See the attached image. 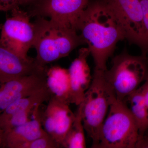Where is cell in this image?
<instances>
[{"instance_id": "cell-9", "label": "cell", "mask_w": 148, "mask_h": 148, "mask_svg": "<svg viewBox=\"0 0 148 148\" xmlns=\"http://www.w3.org/2000/svg\"><path fill=\"white\" fill-rule=\"evenodd\" d=\"M45 70L0 84V113L11 103L48 88Z\"/></svg>"}, {"instance_id": "cell-10", "label": "cell", "mask_w": 148, "mask_h": 148, "mask_svg": "<svg viewBox=\"0 0 148 148\" xmlns=\"http://www.w3.org/2000/svg\"><path fill=\"white\" fill-rule=\"evenodd\" d=\"M46 108L40 112L43 128L61 146L75 118L70 104L51 96Z\"/></svg>"}, {"instance_id": "cell-14", "label": "cell", "mask_w": 148, "mask_h": 148, "mask_svg": "<svg viewBox=\"0 0 148 148\" xmlns=\"http://www.w3.org/2000/svg\"><path fill=\"white\" fill-rule=\"evenodd\" d=\"M47 84L51 96L70 104L69 70L58 66L48 68Z\"/></svg>"}, {"instance_id": "cell-5", "label": "cell", "mask_w": 148, "mask_h": 148, "mask_svg": "<svg viewBox=\"0 0 148 148\" xmlns=\"http://www.w3.org/2000/svg\"><path fill=\"white\" fill-rule=\"evenodd\" d=\"M139 137L138 125L128 107L116 99L101 126L96 148H135Z\"/></svg>"}, {"instance_id": "cell-11", "label": "cell", "mask_w": 148, "mask_h": 148, "mask_svg": "<svg viewBox=\"0 0 148 148\" xmlns=\"http://www.w3.org/2000/svg\"><path fill=\"white\" fill-rule=\"evenodd\" d=\"M90 54L88 47L79 51L77 56L72 62L69 70L71 104L78 106L84 100L85 94L92 82L87 58Z\"/></svg>"}, {"instance_id": "cell-18", "label": "cell", "mask_w": 148, "mask_h": 148, "mask_svg": "<svg viewBox=\"0 0 148 148\" xmlns=\"http://www.w3.org/2000/svg\"><path fill=\"white\" fill-rule=\"evenodd\" d=\"M36 107L14 114L3 124L0 125V132H8L29 121L31 119L30 116L34 113Z\"/></svg>"}, {"instance_id": "cell-15", "label": "cell", "mask_w": 148, "mask_h": 148, "mask_svg": "<svg viewBox=\"0 0 148 148\" xmlns=\"http://www.w3.org/2000/svg\"><path fill=\"white\" fill-rule=\"evenodd\" d=\"M51 97V94L47 88L35 95L13 102L1 113L0 125L3 124L14 114L34 108L44 102H48Z\"/></svg>"}, {"instance_id": "cell-7", "label": "cell", "mask_w": 148, "mask_h": 148, "mask_svg": "<svg viewBox=\"0 0 148 148\" xmlns=\"http://www.w3.org/2000/svg\"><path fill=\"white\" fill-rule=\"evenodd\" d=\"M121 24L126 40L148 56L142 8L139 0H104Z\"/></svg>"}, {"instance_id": "cell-2", "label": "cell", "mask_w": 148, "mask_h": 148, "mask_svg": "<svg viewBox=\"0 0 148 148\" xmlns=\"http://www.w3.org/2000/svg\"><path fill=\"white\" fill-rule=\"evenodd\" d=\"M35 38L33 47L36 51L35 61L46 67L48 64L69 55L76 48L86 43L76 29L43 17L33 22Z\"/></svg>"}, {"instance_id": "cell-21", "label": "cell", "mask_w": 148, "mask_h": 148, "mask_svg": "<svg viewBox=\"0 0 148 148\" xmlns=\"http://www.w3.org/2000/svg\"><path fill=\"white\" fill-rule=\"evenodd\" d=\"M19 0H0V10L1 11H11L19 7Z\"/></svg>"}, {"instance_id": "cell-3", "label": "cell", "mask_w": 148, "mask_h": 148, "mask_svg": "<svg viewBox=\"0 0 148 148\" xmlns=\"http://www.w3.org/2000/svg\"><path fill=\"white\" fill-rule=\"evenodd\" d=\"M104 73L94 69L92 82L85 92L84 100L79 104L85 131L92 140L93 148H97L101 126L110 106L116 99Z\"/></svg>"}, {"instance_id": "cell-12", "label": "cell", "mask_w": 148, "mask_h": 148, "mask_svg": "<svg viewBox=\"0 0 148 148\" xmlns=\"http://www.w3.org/2000/svg\"><path fill=\"white\" fill-rule=\"evenodd\" d=\"M48 68L38 65L35 58L26 59L0 46V83H3L45 70Z\"/></svg>"}, {"instance_id": "cell-6", "label": "cell", "mask_w": 148, "mask_h": 148, "mask_svg": "<svg viewBox=\"0 0 148 148\" xmlns=\"http://www.w3.org/2000/svg\"><path fill=\"white\" fill-rule=\"evenodd\" d=\"M1 30L0 46L12 51L26 59L30 49L33 47L35 38V29L30 21L28 12L20 8L10 11Z\"/></svg>"}, {"instance_id": "cell-8", "label": "cell", "mask_w": 148, "mask_h": 148, "mask_svg": "<svg viewBox=\"0 0 148 148\" xmlns=\"http://www.w3.org/2000/svg\"><path fill=\"white\" fill-rule=\"evenodd\" d=\"M90 1L37 0L29 6L27 12L31 17H48L76 29L78 19Z\"/></svg>"}, {"instance_id": "cell-23", "label": "cell", "mask_w": 148, "mask_h": 148, "mask_svg": "<svg viewBox=\"0 0 148 148\" xmlns=\"http://www.w3.org/2000/svg\"><path fill=\"white\" fill-rule=\"evenodd\" d=\"M37 0H19V5L20 6H26L30 5L32 4L35 3Z\"/></svg>"}, {"instance_id": "cell-22", "label": "cell", "mask_w": 148, "mask_h": 148, "mask_svg": "<svg viewBox=\"0 0 148 148\" xmlns=\"http://www.w3.org/2000/svg\"><path fill=\"white\" fill-rule=\"evenodd\" d=\"M148 112V75L144 84L140 86Z\"/></svg>"}, {"instance_id": "cell-16", "label": "cell", "mask_w": 148, "mask_h": 148, "mask_svg": "<svg viewBox=\"0 0 148 148\" xmlns=\"http://www.w3.org/2000/svg\"><path fill=\"white\" fill-rule=\"evenodd\" d=\"M135 119L139 130V137L148 128V112L140 86L124 101Z\"/></svg>"}, {"instance_id": "cell-13", "label": "cell", "mask_w": 148, "mask_h": 148, "mask_svg": "<svg viewBox=\"0 0 148 148\" xmlns=\"http://www.w3.org/2000/svg\"><path fill=\"white\" fill-rule=\"evenodd\" d=\"M40 106L36 107L32 119L8 132H0V148H19L24 143L47 133L42 124Z\"/></svg>"}, {"instance_id": "cell-19", "label": "cell", "mask_w": 148, "mask_h": 148, "mask_svg": "<svg viewBox=\"0 0 148 148\" xmlns=\"http://www.w3.org/2000/svg\"><path fill=\"white\" fill-rule=\"evenodd\" d=\"M58 144L48 133L23 144L19 148H59Z\"/></svg>"}, {"instance_id": "cell-20", "label": "cell", "mask_w": 148, "mask_h": 148, "mask_svg": "<svg viewBox=\"0 0 148 148\" xmlns=\"http://www.w3.org/2000/svg\"><path fill=\"white\" fill-rule=\"evenodd\" d=\"M139 1L143 12L145 37L148 52V0H139Z\"/></svg>"}, {"instance_id": "cell-17", "label": "cell", "mask_w": 148, "mask_h": 148, "mask_svg": "<svg viewBox=\"0 0 148 148\" xmlns=\"http://www.w3.org/2000/svg\"><path fill=\"white\" fill-rule=\"evenodd\" d=\"M75 118L71 127L67 133L62 144V148H86L85 130L83 123L82 107L78 106Z\"/></svg>"}, {"instance_id": "cell-1", "label": "cell", "mask_w": 148, "mask_h": 148, "mask_svg": "<svg viewBox=\"0 0 148 148\" xmlns=\"http://www.w3.org/2000/svg\"><path fill=\"white\" fill-rule=\"evenodd\" d=\"M76 27L88 45L94 69L105 71L107 61L113 55L117 44L126 39L113 12L104 0H90Z\"/></svg>"}, {"instance_id": "cell-4", "label": "cell", "mask_w": 148, "mask_h": 148, "mask_svg": "<svg viewBox=\"0 0 148 148\" xmlns=\"http://www.w3.org/2000/svg\"><path fill=\"white\" fill-rule=\"evenodd\" d=\"M104 74L117 100L124 102L147 79L148 56L131 55L125 49L112 58Z\"/></svg>"}]
</instances>
